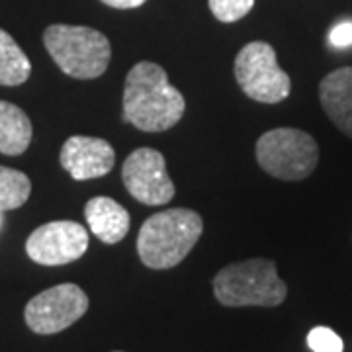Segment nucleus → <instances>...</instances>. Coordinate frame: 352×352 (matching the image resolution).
Listing matches in <instances>:
<instances>
[{
	"label": "nucleus",
	"instance_id": "1",
	"mask_svg": "<svg viewBox=\"0 0 352 352\" xmlns=\"http://www.w3.org/2000/svg\"><path fill=\"white\" fill-rule=\"evenodd\" d=\"M186 110L182 92L168 82L161 65L141 61L133 65L124 87V120L147 133L175 127Z\"/></svg>",
	"mask_w": 352,
	"mask_h": 352
},
{
	"label": "nucleus",
	"instance_id": "2",
	"mask_svg": "<svg viewBox=\"0 0 352 352\" xmlns=\"http://www.w3.org/2000/svg\"><path fill=\"white\" fill-rule=\"evenodd\" d=\"M204 233V219L188 208H173L153 214L138 235L141 263L153 270H168L180 264Z\"/></svg>",
	"mask_w": 352,
	"mask_h": 352
},
{
	"label": "nucleus",
	"instance_id": "3",
	"mask_svg": "<svg viewBox=\"0 0 352 352\" xmlns=\"http://www.w3.org/2000/svg\"><path fill=\"white\" fill-rule=\"evenodd\" d=\"M214 294L226 307H276L288 286L268 258H249L223 266L214 278Z\"/></svg>",
	"mask_w": 352,
	"mask_h": 352
},
{
	"label": "nucleus",
	"instance_id": "4",
	"mask_svg": "<svg viewBox=\"0 0 352 352\" xmlns=\"http://www.w3.org/2000/svg\"><path fill=\"white\" fill-rule=\"evenodd\" d=\"M43 45L65 75L78 80L102 76L112 59L110 39L88 25H50L43 32Z\"/></svg>",
	"mask_w": 352,
	"mask_h": 352
},
{
	"label": "nucleus",
	"instance_id": "5",
	"mask_svg": "<svg viewBox=\"0 0 352 352\" xmlns=\"http://www.w3.org/2000/svg\"><path fill=\"white\" fill-rule=\"evenodd\" d=\"M256 161L264 173L286 182H300L319 163V145L298 127H276L256 141Z\"/></svg>",
	"mask_w": 352,
	"mask_h": 352
},
{
	"label": "nucleus",
	"instance_id": "6",
	"mask_svg": "<svg viewBox=\"0 0 352 352\" xmlns=\"http://www.w3.org/2000/svg\"><path fill=\"white\" fill-rule=\"evenodd\" d=\"M235 78L241 90L261 104L286 100L292 90L288 73L280 69L276 51L266 41H251L237 53Z\"/></svg>",
	"mask_w": 352,
	"mask_h": 352
},
{
	"label": "nucleus",
	"instance_id": "7",
	"mask_svg": "<svg viewBox=\"0 0 352 352\" xmlns=\"http://www.w3.org/2000/svg\"><path fill=\"white\" fill-rule=\"evenodd\" d=\"M88 311V296L76 284H57L43 289L25 305V325L38 335H55Z\"/></svg>",
	"mask_w": 352,
	"mask_h": 352
},
{
	"label": "nucleus",
	"instance_id": "8",
	"mask_svg": "<svg viewBox=\"0 0 352 352\" xmlns=\"http://www.w3.org/2000/svg\"><path fill=\"white\" fill-rule=\"evenodd\" d=\"M122 180L131 198L145 206H164L175 198V182L166 173L164 155L151 147H139L127 155Z\"/></svg>",
	"mask_w": 352,
	"mask_h": 352
},
{
	"label": "nucleus",
	"instance_id": "9",
	"mask_svg": "<svg viewBox=\"0 0 352 352\" xmlns=\"http://www.w3.org/2000/svg\"><path fill=\"white\" fill-rule=\"evenodd\" d=\"M87 251V229L76 221L67 219L43 223L25 241L28 256L43 266H63L75 263Z\"/></svg>",
	"mask_w": 352,
	"mask_h": 352
},
{
	"label": "nucleus",
	"instance_id": "10",
	"mask_svg": "<svg viewBox=\"0 0 352 352\" xmlns=\"http://www.w3.org/2000/svg\"><path fill=\"white\" fill-rule=\"evenodd\" d=\"M59 161L75 180H92L106 176L116 164L113 147L100 138L73 135L63 143Z\"/></svg>",
	"mask_w": 352,
	"mask_h": 352
},
{
	"label": "nucleus",
	"instance_id": "11",
	"mask_svg": "<svg viewBox=\"0 0 352 352\" xmlns=\"http://www.w3.org/2000/svg\"><path fill=\"white\" fill-rule=\"evenodd\" d=\"M319 100L329 120L352 139V67H340L319 82Z\"/></svg>",
	"mask_w": 352,
	"mask_h": 352
},
{
	"label": "nucleus",
	"instance_id": "12",
	"mask_svg": "<svg viewBox=\"0 0 352 352\" xmlns=\"http://www.w3.org/2000/svg\"><path fill=\"white\" fill-rule=\"evenodd\" d=\"M85 217L94 237L106 245H116L126 239L131 217L122 204L108 196H96L87 201Z\"/></svg>",
	"mask_w": 352,
	"mask_h": 352
},
{
	"label": "nucleus",
	"instance_id": "13",
	"mask_svg": "<svg viewBox=\"0 0 352 352\" xmlns=\"http://www.w3.org/2000/svg\"><path fill=\"white\" fill-rule=\"evenodd\" d=\"M34 127L28 113L16 104L0 100V153L18 157L28 151Z\"/></svg>",
	"mask_w": 352,
	"mask_h": 352
},
{
	"label": "nucleus",
	"instance_id": "14",
	"mask_svg": "<svg viewBox=\"0 0 352 352\" xmlns=\"http://www.w3.org/2000/svg\"><path fill=\"white\" fill-rule=\"evenodd\" d=\"M32 75V63L24 50L16 43V39L0 30V85L18 87L24 85Z\"/></svg>",
	"mask_w": 352,
	"mask_h": 352
},
{
	"label": "nucleus",
	"instance_id": "15",
	"mask_svg": "<svg viewBox=\"0 0 352 352\" xmlns=\"http://www.w3.org/2000/svg\"><path fill=\"white\" fill-rule=\"evenodd\" d=\"M32 194V180L22 170L0 164V212L18 210Z\"/></svg>",
	"mask_w": 352,
	"mask_h": 352
},
{
	"label": "nucleus",
	"instance_id": "16",
	"mask_svg": "<svg viewBox=\"0 0 352 352\" xmlns=\"http://www.w3.org/2000/svg\"><path fill=\"white\" fill-rule=\"evenodd\" d=\"M208 6L219 22L233 24L251 12L254 0H208Z\"/></svg>",
	"mask_w": 352,
	"mask_h": 352
},
{
	"label": "nucleus",
	"instance_id": "17",
	"mask_svg": "<svg viewBox=\"0 0 352 352\" xmlns=\"http://www.w3.org/2000/svg\"><path fill=\"white\" fill-rule=\"evenodd\" d=\"M307 346L314 352H342L344 344L339 335L329 327H314L307 335Z\"/></svg>",
	"mask_w": 352,
	"mask_h": 352
},
{
	"label": "nucleus",
	"instance_id": "18",
	"mask_svg": "<svg viewBox=\"0 0 352 352\" xmlns=\"http://www.w3.org/2000/svg\"><path fill=\"white\" fill-rule=\"evenodd\" d=\"M329 41L335 47H349V45H352V22H342V24L335 25L331 30Z\"/></svg>",
	"mask_w": 352,
	"mask_h": 352
},
{
	"label": "nucleus",
	"instance_id": "19",
	"mask_svg": "<svg viewBox=\"0 0 352 352\" xmlns=\"http://www.w3.org/2000/svg\"><path fill=\"white\" fill-rule=\"evenodd\" d=\"M106 6H112V8H118V10H129V8H139L143 6L147 0H102Z\"/></svg>",
	"mask_w": 352,
	"mask_h": 352
},
{
	"label": "nucleus",
	"instance_id": "20",
	"mask_svg": "<svg viewBox=\"0 0 352 352\" xmlns=\"http://www.w3.org/2000/svg\"><path fill=\"white\" fill-rule=\"evenodd\" d=\"M113 352H124V351H113Z\"/></svg>",
	"mask_w": 352,
	"mask_h": 352
},
{
	"label": "nucleus",
	"instance_id": "21",
	"mask_svg": "<svg viewBox=\"0 0 352 352\" xmlns=\"http://www.w3.org/2000/svg\"><path fill=\"white\" fill-rule=\"evenodd\" d=\"M0 223H2V217H0Z\"/></svg>",
	"mask_w": 352,
	"mask_h": 352
}]
</instances>
